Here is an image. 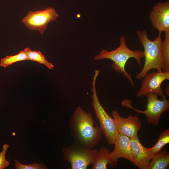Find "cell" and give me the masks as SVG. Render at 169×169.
I'll return each mask as SVG.
<instances>
[{"label": "cell", "mask_w": 169, "mask_h": 169, "mask_svg": "<svg viewBox=\"0 0 169 169\" xmlns=\"http://www.w3.org/2000/svg\"><path fill=\"white\" fill-rule=\"evenodd\" d=\"M91 114L82 108H76L69 123L70 133L74 143L86 148L94 149L100 141L102 132L100 127L94 126Z\"/></svg>", "instance_id": "6da1fadb"}, {"label": "cell", "mask_w": 169, "mask_h": 169, "mask_svg": "<svg viewBox=\"0 0 169 169\" xmlns=\"http://www.w3.org/2000/svg\"><path fill=\"white\" fill-rule=\"evenodd\" d=\"M144 57L143 51L141 50L133 51L126 46L125 39L124 36L120 38V44L116 49L111 51L102 49L100 54L94 57L95 60L108 59L112 60L113 63L112 68L116 72L122 74L128 79L132 86L134 87L133 81L131 74L125 69V65L128 60L133 58L138 65H141V59Z\"/></svg>", "instance_id": "7a4b0ae2"}, {"label": "cell", "mask_w": 169, "mask_h": 169, "mask_svg": "<svg viewBox=\"0 0 169 169\" xmlns=\"http://www.w3.org/2000/svg\"><path fill=\"white\" fill-rule=\"evenodd\" d=\"M136 34L144 48L145 62L141 71L136 76L138 79L143 78L152 69L157 72L163 71V61L161 53L162 40L161 34H158L156 39L151 41L148 38L145 30H138Z\"/></svg>", "instance_id": "3957f363"}, {"label": "cell", "mask_w": 169, "mask_h": 169, "mask_svg": "<svg viewBox=\"0 0 169 169\" xmlns=\"http://www.w3.org/2000/svg\"><path fill=\"white\" fill-rule=\"evenodd\" d=\"M100 70H95L94 75L92 90V104L95 115L100 124L102 133L110 145H114L119 133L114 120L107 113L101 105L98 99L96 90V81Z\"/></svg>", "instance_id": "277c9868"}, {"label": "cell", "mask_w": 169, "mask_h": 169, "mask_svg": "<svg viewBox=\"0 0 169 169\" xmlns=\"http://www.w3.org/2000/svg\"><path fill=\"white\" fill-rule=\"evenodd\" d=\"M64 159L70 163L71 169H87L93 164L98 151L74 143L63 148Z\"/></svg>", "instance_id": "5b68a950"}, {"label": "cell", "mask_w": 169, "mask_h": 169, "mask_svg": "<svg viewBox=\"0 0 169 169\" xmlns=\"http://www.w3.org/2000/svg\"><path fill=\"white\" fill-rule=\"evenodd\" d=\"M145 95L147 100L145 110L142 111L135 109L132 106L131 100H124L121 105L124 107L131 108L139 113L145 114L149 124L154 126H158L162 114L169 110V100L166 98L160 100L157 94L152 93H148Z\"/></svg>", "instance_id": "8992f818"}, {"label": "cell", "mask_w": 169, "mask_h": 169, "mask_svg": "<svg viewBox=\"0 0 169 169\" xmlns=\"http://www.w3.org/2000/svg\"><path fill=\"white\" fill-rule=\"evenodd\" d=\"M59 17L55 9L49 7L43 10L29 11L22 21L30 30H37L43 34L48 24L56 20Z\"/></svg>", "instance_id": "52a82bcc"}, {"label": "cell", "mask_w": 169, "mask_h": 169, "mask_svg": "<svg viewBox=\"0 0 169 169\" xmlns=\"http://www.w3.org/2000/svg\"><path fill=\"white\" fill-rule=\"evenodd\" d=\"M166 80H169V71L147 73L142 80L137 96L141 97L152 93L161 96L162 99L166 98V95L164 94L161 87L162 83Z\"/></svg>", "instance_id": "ba28073f"}, {"label": "cell", "mask_w": 169, "mask_h": 169, "mask_svg": "<svg viewBox=\"0 0 169 169\" xmlns=\"http://www.w3.org/2000/svg\"><path fill=\"white\" fill-rule=\"evenodd\" d=\"M112 114L118 133L130 138L138 137V132L141 127V123L137 116L129 115L127 117L123 118L117 110L113 111Z\"/></svg>", "instance_id": "9c48e42d"}, {"label": "cell", "mask_w": 169, "mask_h": 169, "mask_svg": "<svg viewBox=\"0 0 169 169\" xmlns=\"http://www.w3.org/2000/svg\"><path fill=\"white\" fill-rule=\"evenodd\" d=\"M114 145V149L109 154L112 162L111 168L114 169L117 167L118 160L121 158L127 159L134 164L133 154L129 137L119 133Z\"/></svg>", "instance_id": "30bf717a"}, {"label": "cell", "mask_w": 169, "mask_h": 169, "mask_svg": "<svg viewBox=\"0 0 169 169\" xmlns=\"http://www.w3.org/2000/svg\"><path fill=\"white\" fill-rule=\"evenodd\" d=\"M153 27L161 34L169 31V2H159L155 5L149 15Z\"/></svg>", "instance_id": "8fae6325"}, {"label": "cell", "mask_w": 169, "mask_h": 169, "mask_svg": "<svg viewBox=\"0 0 169 169\" xmlns=\"http://www.w3.org/2000/svg\"><path fill=\"white\" fill-rule=\"evenodd\" d=\"M130 140L134 165L140 169H147L148 165L152 156L148 148L145 147L141 143L138 137L130 138Z\"/></svg>", "instance_id": "7c38bea8"}, {"label": "cell", "mask_w": 169, "mask_h": 169, "mask_svg": "<svg viewBox=\"0 0 169 169\" xmlns=\"http://www.w3.org/2000/svg\"><path fill=\"white\" fill-rule=\"evenodd\" d=\"M147 169H166L169 168V153L165 148L160 150L152 156Z\"/></svg>", "instance_id": "4fadbf2b"}, {"label": "cell", "mask_w": 169, "mask_h": 169, "mask_svg": "<svg viewBox=\"0 0 169 169\" xmlns=\"http://www.w3.org/2000/svg\"><path fill=\"white\" fill-rule=\"evenodd\" d=\"M110 151L106 147H102L98 150L94 161L92 169H107L109 164L112 166V162L110 157Z\"/></svg>", "instance_id": "5bb4252c"}, {"label": "cell", "mask_w": 169, "mask_h": 169, "mask_svg": "<svg viewBox=\"0 0 169 169\" xmlns=\"http://www.w3.org/2000/svg\"><path fill=\"white\" fill-rule=\"evenodd\" d=\"M25 49L27 54L28 60L35 61L44 64L49 69L54 68V65L49 62L39 51H32L29 48H27Z\"/></svg>", "instance_id": "9a60e30c"}, {"label": "cell", "mask_w": 169, "mask_h": 169, "mask_svg": "<svg viewBox=\"0 0 169 169\" xmlns=\"http://www.w3.org/2000/svg\"><path fill=\"white\" fill-rule=\"evenodd\" d=\"M28 60L27 54L25 49L13 55L7 56L2 58L0 62L1 67L6 68L13 64L22 61Z\"/></svg>", "instance_id": "2e32d148"}, {"label": "cell", "mask_w": 169, "mask_h": 169, "mask_svg": "<svg viewBox=\"0 0 169 169\" xmlns=\"http://www.w3.org/2000/svg\"><path fill=\"white\" fill-rule=\"evenodd\" d=\"M169 143V130L168 129L164 130L161 133L156 144L152 147L148 148L149 151L153 156Z\"/></svg>", "instance_id": "e0dca14e"}, {"label": "cell", "mask_w": 169, "mask_h": 169, "mask_svg": "<svg viewBox=\"0 0 169 169\" xmlns=\"http://www.w3.org/2000/svg\"><path fill=\"white\" fill-rule=\"evenodd\" d=\"M164 39L162 42L161 53L164 63L163 71H169V31L165 32Z\"/></svg>", "instance_id": "ac0fdd59"}, {"label": "cell", "mask_w": 169, "mask_h": 169, "mask_svg": "<svg viewBox=\"0 0 169 169\" xmlns=\"http://www.w3.org/2000/svg\"><path fill=\"white\" fill-rule=\"evenodd\" d=\"M15 169H47L46 165L43 163H33L32 164L25 165L21 163L18 160L15 159Z\"/></svg>", "instance_id": "d6986e66"}, {"label": "cell", "mask_w": 169, "mask_h": 169, "mask_svg": "<svg viewBox=\"0 0 169 169\" xmlns=\"http://www.w3.org/2000/svg\"><path fill=\"white\" fill-rule=\"evenodd\" d=\"M9 147L7 144H5L3 145V150L0 152V169H4L9 165V162L5 158L6 152Z\"/></svg>", "instance_id": "ffe728a7"}, {"label": "cell", "mask_w": 169, "mask_h": 169, "mask_svg": "<svg viewBox=\"0 0 169 169\" xmlns=\"http://www.w3.org/2000/svg\"><path fill=\"white\" fill-rule=\"evenodd\" d=\"M165 92L166 94V95L169 96V85H167L166 88L165 90Z\"/></svg>", "instance_id": "44dd1931"}]
</instances>
